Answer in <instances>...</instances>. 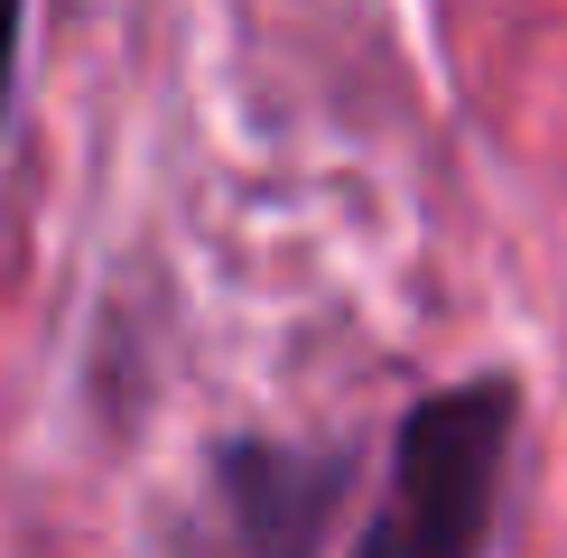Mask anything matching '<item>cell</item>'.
Returning <instances> with one entry per match:
<instances>
[{
	"instance_id": "cell-3",
	"label": "cell",
	"mask_w": 567,
	"mask_h": 558,
	"mask_svg": "<svg viewBox=\"0 0 567 558\" xmlns=\"http://www.w3.org/2000/svg\"><path fill=\"white\" fill-rule=\"evenodd\" d=\"M19 29H29V0H0V122H10V93H19Z\"/></svg>"
},
{
	"instance_id": "cell-1",
	"label": "cell",
	"mask_w": 567,
	"mask_h": 558,
	"mask_svg": "<svg viewBox=\"0 0 567 558\" xmlns=\"http://www.w3.org/2000/svg\"><path fill=\"white\" fill-rule=\"evenodd\" d=\"M512 428H522V382L512 372H475V382L410 401L391 437V484L372 503L353 558H484Z\"/></svg>"
},
{
	"instance_id": "cell-2",
	"label": "cell",
	"mask_w": 567,
	"mask_h": 558,
	"mask_svg": "<svg viewBox=\"0 0 567 558\" xmlns=\"http://www.w3.org/2000/svg\"><path fill=\"white\" fill-rule=\"evenodd\" d=\"M344 447H289V437H224L215 447V549L224 558H317L344 503Z\"/></svg>"
}]
</instances>
